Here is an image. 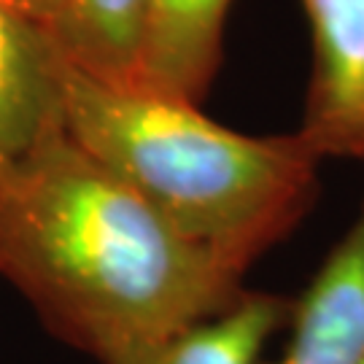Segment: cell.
Instances as JSON below:
<instances>
[{
  "label": "cell",
  "mask_w": 364,
  "mask_h": 364,
  "mask_svg": "<svg viewBox=\"0 0 364 364\" xmlns=\"http://www.w3.org/2000/svg\"><path fill=\"white\" fill-rule=\"evenodd\" d=\"M0 275L54 338L97 364L144 362L248 289L68 130L0 186Z\"/></svg>",
  "instance_id": "6da1fadb"
},
{
  "label": "cell",
  "mask_w": 364,
  "mask_h": 364,
  "mask_svg": "<svg viewBox=\"0 0 364 364\" xmlns=\"http://www.w3.org/2000/svg\"><path fill=\"white\" fill-rule=\"evenodd\" d=\"M63 92L68 135L243 278L316 203L321 159L299 132L243 135L197 103L105 84L68 60Z\"/></svg>",
  "instance_id": "7a4b0ae2"
},
{
  "label": "cell",
  "mask_w": 364,
  "mask_h": 364,
  "mask_svg": "<svg viewBox=\"0 0 364 364\" xmlns=\"http://www.w3.org/2000/svg\"><path fill=\"white\" fill-rule=\"evenodd\" d=\"M302 3L313 65L297 132L318 159H364V0Z\"/></svg>",
  "instance_id": "3957f363"
},
{
  "label": "cell",
  "mask_w": 364,
  "mask_h": 364,
  "mask_svg": "<svg viewBox=\"0 0 364 364\" xmlns=\"http://www.w3.org/2000/svg\"><path fill=\"white\" fill-rule=\"evenodd\" d=\"M65 57L52 36L0 3V186L65 132Z\"/></svg>",
  "instance_id": "277c9868"
},
{
  "label": "cell",
  "mask_w": 364,
  "mask_h": 364,
  "mask_svg": "<svg viewBox=\"0 0 364 364\" xmlns=\"http://www.w3.org/2000/svg\"><path fill=\"white\" fill-rule=\"evenodd\" d=\"M289 340L262 364H364V200L308 287L289 305Z\"/></svg>",
  "instance_id": "5b68a950"
},
{
  "label": "cell",
  "mask_w": 364,
  "mask_h": 364,
  "mask_svg": "<svg viewBox=\"0 0 364 364\" xmlns=\"http://www.w3.org/2000/svg\"><path fill=\"white\" fill-rule=\"evenodd\" d=\"M232 0H154L144 87L200 103L216 76Z\"/></svg>",
  "instance_id": "8992f818"
},
{
  "label": "cell",
  "mask_w": 364,
  "mask_h": 364,
  "mask_svg": "<svg viewBox=\"0 0 364 364\" xmlns=\"http://www.w3.org/2000/svg\"><path fill=\"white\" fill-rule=\"evenodd\" d=\"M151 16L154 0H65L54 43L87 76L114 87H144Z\"/></svg>",
  "instance_id": "52a82bcc"
},
{
  "label": "cell",
  "mask_w": 364,
  "mask_h": 364,
  "mask_svg": "<svg viewBox=\"0 0 364 364\" xmlns=\"http://www.w3.org/2000/svg\"><path fill=\"white\" fill-rule=\"evenodd\" d=\"M291 299L246 289L232 308L200 321L138 364H262V351L287 326Z\"/></svg>",
  "instance_id": "ba28073f"
},
{
  "label": "cell",
  "mask_w": 364,
  "mask_h": 364,
  "mask_svg": "<svg viewBox=\"0 0 364 364\" xmlns=\"http://www.w3.org/2000/svg\"><path fill=\"white\" fill-rule=\"evenodd\" d=\"M0 3L14 14H19L22 19L41 27L46 36H52V41L65 14V0H0Z\"/></svg>",
  "instance_id": "9c48e42d"
}]
</instances>
